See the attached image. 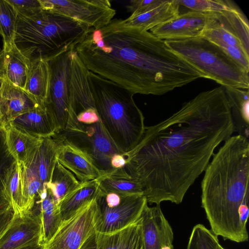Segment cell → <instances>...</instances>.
<instances>
[{
  "label": "cell",
  "instance_id": "484cf974",
  "mask_svg": "<svg viewBox=\"0 0 249 249\" xmlns=\"http://www.w3.org/2000/svg\"><path fill=\"white\" fill-rule=\"evenodd\" d=\"M37 151L38 149L27 162L21 164L23 193L22 210L25 211L32 210L36 197L42 191L37 167Z\"/></svg>",
  "mask_w": 249,
  "mask_h": 249
},
{
  "label": "cell",
  "instance_id": "d590c367",
  "mask_svg": "<svg viewBox=\"0 0 249 249\" xmlns=\"http://www.w3.org/2000/svg\"><path fill=\"white\" fill-rule=\"evenodd\" d=\"M164 0H133L126 6L131 16H136L145 13L160 4Z\"/></svg>",
  "mask_w": 249,
  "mask_h": 249
},
{
  "label": "cell",
  "instance_id": "cb8c5ba5",
  "mask_svg": "<svg viewBox=\"0 0 249 249\" xmlns=\"http://www.w3.org/2000/svg\"><path fill=\"white\" fill-rule=\"evenodd\" d=\"M224 88L230 107L234 132L249 139V89Z\"/></svg>",
  "mask_w": 249,
  "mask_h": 249
},
{
  "label": "cell",
  "instance_id": "f1b7e54d",
  "mask_svg": "<svg viewBox=\"0 0 249 249\" xmlns=\"http://www.w3.org/2000/svg\"><path fill=\"white\" fill-rule=\"evenodd\" d=\"M80 183L74 175L57 160L50 181L46 185L51 189L59 203L66 195L76 189Z\"/></svg>",
  "mask_w": 249,
  "mask_h": 249
},
{
  "label": "cell",
  "instance_id": "9c48e42d",
  "mask_svg": "<svg viewBox=\"0 0 249 249\" xmlns=\"http://www.w3.org/2000/svg\"><path fill=\"white\" fill-rule=\"evenodd\" d=\"M99 196L63 221L54 235L44 245L43 249H79L85 240L97 231L101 222Z\"/></svg>",
  "mask_w": 249,
  "mask_h": 249
},
{
  "label": "cell",
  "instance_id": "b9f144b4",
  "mask_svg": "<svg viewBox=\"0 0 249 249\" xmlns=\"http://www.w3.org/2000/svg\"><path fill=\"white\" fill-rule=\"evenodd\" d=\"M43 247H44L43 245H40V246H36V247L24 248L22 249H43Z\"/></svg>",
  "mask_w": 249,
  "mask_h": 249
},
{
  "label": "cell",
  "instance_id": "836d02e7",
  "mask_svg": "<svg viewBox=\"0 0 249 249\" xmlns=\"http://www.w3.org/2000/svg\"><path fill=\"white\" fill-rule=\"evenodd\" d=\"M16 160L10 152L6 143L4 127L0 129V202L7 201L4 196V186L7 175ZM9 203V202H8Z\"/></svg>",
  "mask_w": 249,
  "mask_h": 249
},
{
  "label": "cell",
  "instance_id": "1f68e13d",
  "mask_svg": "<svg viewBox=\"0 0 249 249\" xmlns=\"http://www.w3.org/2000/svg\"><path fill=\"white\" fill-rule=\"evenodd\" d=\"M18 13L8 0H0V34L3 43L14 41Z\"/></svg>",
  "mask_w": 249,
  "mask_h": 249
},
{
  "label": "cell",
  "instance_id": "ee69618b",
  "mask_svg": "<svg viewBox=\"0 0 249 249\" xmlns=\"http://www.w3.org/2000/svg\"><path fill=\"white\" fill-rule=\"evenodd\" d=\"M1 51V49L0 47V53Z\"/></svg>",
  "mask_w": 249,
  "mask_h": 249
},
{
  "label": "cell",
  "instance_id": "ba28073f",
  "mask_svg": "<svg viewBox=\"0 0 249 249\" xmlns=\"http://www.w3.org/2000/svg\"><path fill=\"white\" fill-rule=\"evenodd\" d=\"M71 49L48 60L50 81L45 106L52 117L55 133L64 129L69 116V97L71 79Z\"/></svg>",
  "mask_w": 249,
  "mask_h": 249
},
{
  "label": "cell",
  "instance_id": "74e56055",
  "mask_svg": "<svg viewBox=\"0 0 249 249\" xmlns=\"http://www.w3.org/2000/svg\"><path fill=\"white\" fill-rule=\"evenodd\" d=\"M14 212L13 208L8 202H0V236L10 222Z\"/></svg>",
  "mask_w": 249,
  "mask_h": 249
},
{
  "label": "cell",
  "instance_id": "e0dca14e",
  "mask_svg": "<svg viewBox=\"0 0 249 249\" xmlns=\"http://www.w3.org/2000/svg\"><path fill=\"white\" fill-rule=\"evenodd\" d=\"M56 142L58 144L57 160L74 174L80 182L96 179L102 176L90 160L79 150L66 143Z\"/></svg>",
  "mask_w": 249,
  "mask_h": 249
},
{
  "label": "cell",
  "instance_id": "d6a6232c",
  "mask_svg": "<svg viewBox=\"0 0 249 249\" xmlns=\"http://www.w3.org/2000/svg\"><path fill=\"white\" fill-rule=\"evenodd\" d=\"M218 236L202 224H197L192 230L187 249H218L220 246Z\"/></svg>",
  "mask_w": 249,
  "mask_h": 249
},
{
  "label": "cell",
  "instance_id": "44dd1931",
  "mask_svg": "<svg viewBox=\"0 0 249 249\" xmlns=\"http://www.w3.org/2000/svg\"><path fill=\"white\" fill-rule=\"evenodd\" d=\"M4 128L10 152L19 163H26L38 149L42 138L32 135L9 123L5 124Z\"/></svg>",
  "mask_w": 249,
  "mask_h": 249
},
{
  "label": "cell",
  "instance_id": "d4e9b609",
  "mask_svg": "<svg viewBox=\"0 0 249 249\" xmlns=\"http://www.w3.org/2000/svg\"><path fill=\"white\" fill-rule=\"evenodd\" d=\"M100 195L97 179L80 182L58 203L62 221L69 219L80 208Z\"/></svg>",
  "mask_w": 249,
  "mask_h": 249
},
{
  "label": "cell",
  "instance_id": "ffe728a7",
  "mask_svg": "<svg viewBox=\"0 0 249 249\" xmlns=\"http://www.w3.org/2000/svg\"><path fill=\"white\" fill-rule=\"evenodd\" d=\"M14 126L36 137H52L56 132L53 120L45 105L14 118L8 122Z\"/></svg>",
  "mask_w": 249,
  "mask_h": 249
},
{
  "label": "cell",
  "instance_id": "6da1fadb",
  "mask_svg": "<svg viewBox=\"0 0 249 249\" xmlns=\"http://www.w3.org/2000/svg\"><path fill=\"white\" fill-rule=\"evenodd\" d=\"M234 132L222 86L199 93L167 119L145 127L124 154L125 175L138 181L147 203H180L204 172L215 148Z\"/></svg>",
  "mask_w": 249,
  "mask_h": 249
},
{
  "label": "cell",
  "instance_id": "e575fe53",
  "mask_svg": "<svg viewBox=\"0 0 249 249\" xmlns=\"http://www.w3.org/2000/svg\"><path fill=\"white\" fill-rule=\"evenodd\" d=\"M180 6L191 11L203 13H219L227 10L231 0H177Z\"/></svg>",
  "mask_w": 249,
  "mask_h": 249
},
{
  "label": "cell",
  "instance_id": "f546056e",
  "mask_svg": "<svg viewBox=\"0 0 249 249\" xmlns=\"http://www.w3.org/2000/svg\"><path fill=\"white\" fill-rule=\"evenodd\" d=\"M3 193L5 198L12 207L14 212L22 210L23 193L21 164L17 161L7 175Z\"/></svg>",
  "mask_w": 249,
  "mask_h": 249
},
{
  "label": "cell",
  "instance_id": "30bf717a",
  "mask_svg": "<svg viewBox=\"0 0 249 249\" xmlns=\"http://www.w3.org/2000/svg\"><path fill=\"white\" fill-rule=\"evenodd\" d=\"M41 8L70 18L89 29L101 28L113 19L116 11L108 0H39Z\"/></svg>",
  "mask_w": 249,
  "mask_h": 249
},
{
  "label": "cell",
  "instance_id": "f35d334b",
  "mask_svg": "<svg viewBox=\"0 0 249 249\" xmlns=\"http://www.w3.org/2000/svg\"><path fill=\"white\" fill-rule=\"evenodd\" d=\"M77 120L86 124H92L100 120L96 109H90L78 114Z\"/></svg>",
  "mask_w": 249,
  "mask_h": 249
},
{
  "label": "cell",
  "instance_id": "5bb4252c",
  "mask_svg": "<svg viewBox=\"0 0 249 249\" xmlns=\"http://www.w3.org/2000/svg\"><path fill=\"white\" fill-rule=\"evenodd\" d=\"M79 249H145L141 216L136 221L117 231H94Z\"/></svg>",
  "mask_w": 249,
  "mask_h": 249
},
{
  "label": "cell",
  "instance_id": "2e32d148",
  "mask_svg": "<svg viewBox=\"0 0 249 249\" xmlns=\"http://www.w3.org/2000/svg\"><path fill=\"white\" fill-rule=\"evenodd\" d=\"M39 105L23 89L1 76L0 84V108L5 124Z\"/></svg>",
  "mask_w": 249,
  "mask_h": 249
},
{
  "label": "cell",
  "instance_id": "4fadbf2b",
  "mask_svg": "<svg viewBox=\"0 0 249 249\" xmlns=\"http://www.w3.org/2000/svg\"><path fill=\"white\" fill-rule=\"evenodd\" d=\"M216 21L215 13L190 10L150 31L163 40L192 38L201 36L203 31Z\"/></svg>",
  "mask_w": 249,
  "mask_h": 249
},
{
  "label": "cell",
  "instance_id": "8fae6325",
  "mask_svg": "<svg viewBox=\"0 0 249 249\" xmlns=\"http://www.w3.org/2000/svg\"><path fill=\"white\" fill-rule=\"evenodd\" d=\"M40 245H43L42 227L38 212H15L0 236V249H22Z\"/></svg>",
  "mask_w": 249,
  "mask_h": 249
},
{
  "label": "cell",
  "instance_id": "8d00e7d4",
  "mask_svg": "<svg viewBox=\"0 0 249 249\" xmlns=\"http://www.w3.org/2000/svg\"><path fill=\"white\" fill-rule=\"evenodd\" d=\"M18 14L28 15L42 9L39 0H8Z\"/></svg>",
  "mask_w": 249,
  "mask_h": 249
},
{
  "label": "cell",
  "instance_id": "7a4b0ae2",
  "mask_svg": "<svg viewBox=\"0 0 249 249\" xmlns=\"http://www.w3.org/2000/svg\"><path fill=\"white\" fill-rule=\"evenodd\" d=\"M74 50L89 71L134 94L161 95L201 78L164 40L122 19L89 29Z\"/></svg>",
  "mask_w": 249,
  "mask_h": 249
},
{
  "label": "cell",
  "instance_id": "3957f363",
  "mask_svg": "<svg viewBox=\"0 0 249 249\" xmlns=\"http://www.w3.org/2000/svg\"><path fill=\"white\" fill-rule=\"evenodd\" d=\"M201 181V204L211 231L224 240L248 241L238 211L249 198V139L231 136L215 154Z\"/></svg>",
  "mask_w": 249,
  "mask_h": 249
},
{
  "label": "cell",
  "instance_id": "52a82bcc",
  "mask_svg": "<svg viewBox=\"0 0 249 249\" xmlns=\"http://www.w3.org/2000/svg\"><path fill=\"white\" fill-rule=\"evenodd\" d=\"M51 137L57 142L69 144L81 151L102 176L113 174L116 170L112 167V159L115 155L124 154L110 138L101 120L84 124L71 112L65 127Z\"/></svg>",
  "mask_w": 249,
  "mask_h": 249
},
{
  "label": "cell",
  "instance_id": "603a6c76",
  "mask_svg": "<svg viewBox=\"0 0 249 249\" xmlns=\"http://www.w3.org/2000/svg\"><path fill=\"white\" fill-rule=\"evenodd\" d=\"M50 81L48 61L37 59L30 62L24 89L40 106H44Z\"/></svg>",
  "mask_w": 249,
  "mask_h": 249
},
{
  "label": "cell",
  "instance_id": "ab89813d",
  "mask_svg": "<svg viewBox=\"0 0 249 249\" xmlns=\"http://www.w3.org/2000/svg\"><path fill=\"white\" fill-rule=\"evenodd\" d=\"M112 167L116 171L124 167L126 160L123 154L115 155L111 160Z\"/></svg>",
  "mask_w": 249,
  "mask_h": 249
},
{
  "label": "cell",
  "instance_id": "277c9868",
  "mask_svg": "<svg viewBox=\"0 0 249 249\" xmlns=\"http://www.w3.org/2000/svg\"><path fill=\"white\" fill-rule=\"evenodd\" d=\"M89 30L70 18L41 9L18 14L14 42L30 62L48 60L74 49Z\"/></svg>",
  "mask_w": 249,
  "mask_h": 249
},
{
  "label": "cell",
  "instance_id": "7402d4cb",
  "mask_svg": "<svg viewBox=\"0 0 249 249\" xmlns=\"http://www.w3.org/2000/svg\"><path fill=\"white\" fill-rule=\"evenodd\" d=\"M180 5L177 0H164L155 8L123 20L127 26L148 31L176 18L179 15Z\"/></svg>",
  "mask_w": 249,
  "mask_h": 249
},
{
  "label": "cell",
  "instance_id": "83f0119b",
  "mask_svg": "<svg viewBox=\"0 0 249 249\" xmlns=\"http://www.w3.org/2000/svg\"><path fill=\"white\" fill-rule=\"evenodd\" d=\"M96 179L101 195L110 193L121 196L143 194L142 188L140 183L129 177L109 175L102 176Z\"/></svg>",
  "mask_w": 249,
  "mask_h": 249
},
{
  "label": "cell",
  "instance_id": "8992f818",
  "mask_svg": "<svg viewBox=\"0 0 249 249\" xmlns=\"http://www.w3.org/2000/svg\"><path fill=\"white\" fill-rule=\"evenodd\" d=\"M169 48L204 78L224 88L248 89L249 72L217 45L202 36L164 40Z\"/></svg>",
  "mask_w": 249,
  "mask_h": 249
},
{
  "label": "cell",
  "instance_id": "60d3db41",
  "mask_svg": "<svg viewBox=\"0 0 249 249\" xmlns=\"http://www.w3.org/2000/svg\"><path fill=\"white\" fill-rule=\"evenodd\" d=\"M5 121L0 108V129L4 127Z\"/></svg>",
  "mask_w": 249,
  "mask_h": 249
},
{
  "label": "cell",
  "instance_id": "9a60e30c",
  "mask_svg": "<svg viewBox=\"0 0 249 249\" xmlns=\"http://www.w3.org/2000/svg\"><path fill=\"white\" fill-rule=\"evenodd\" d=\"M141 217L145 249H174L173 230L160 204L150 207L147 204Z\"/></svg>",
  "mask_w": 249,
  "mask_h": 249
},
{
  "label": "cell",
  "instance_id": "7bdbcfd3",
  "mask_svg": "<svg viewBox=\"0 0 249 249\" xmlns=\"http://www.w3.org/2000/svg\"><path fill=\"white\" fill-rule=\"evenodd\" d=\"M218 249H226L225 248H224L223 247H222L221 245L219 247Z\"/></svg>",
  "mask_w": 249,
  "mask_h": 249
},
{
  "label": "cell",
  "instance_id": "5b68a950",
  "mask_svg": "<svg viewBox=\"0 0 249 249\" xmlns=\"http://www.w3.org/2000/svg\"><path fill=\"white\" fill-rule=\"evenodd\" d=\"M88 81L95 108L108 135L124 153L131 151L143 135L144 116L124 87L89 71Z\"/></svg>",
  "mask_w": 249,
  "mask_h": 249
},
{
  "label": "cell",
  "instance_id": "4316f807",
  "mask_svg": "<svg viewBox=\"0 0 249 249\" xmlns=\"http://www.w3.org/2000/svg\"><path fill=\"white\" fill-rule=\"evenodd\" d=\"M58 144L51 137L42 138L37 151V167L41 191L51 179L57 161ZM42 192V191H41Z\"/></svg>",
  "mask_w": 249,
  "mask_h": 249
},
{
  "label": "cell",
  "instance_id": "7c38bea8",
  "mask_svg": "<svg viewBox=\"0 0 249 249\" xmlns=\"http://www.w3.org/2000/svg\"><path fill=\"white\" fill-rule=\"evenodd\" d=\"M98 202L101 220L97 231L101 232L117 231L136 221L141 217L145 206L148 204L143 194L121 196L119 203L112 207L107 206L100 196L98 197Z\"/></svg>",
  "mask_w": 249,
  "mask_h": 249
},
{
  "label": "cell",
  "instance_id": "ac0fdd59",
  "mask_svg": "<svg viewBox=\"0 0 249 249\" xmlns=\"http://www.w3.org/2000/svg\"><path fill=\"white\" fill-rule=\"evenodd\" d=\"M30 61L21 53L14 41L3 43L0 53V71L15 85L24 89Z\"/></svg>",
  "mask_w": 249,
  "mask_h": 249
},
{
  "label": "cell",
  "instance_id": "4dcf8cb0",
  "mask_svg": "<svg viewBox=\"0 0 249 249\" xmlns=\"http://www.w3.org/2000/svg\"><path fill=\"white\" fill-rule=\"evenodd\" d=\"M220 49L228 47H236L249 53V47L245 45L235 35L220 24L216 21L207 28L201 36Z\"/></svg>",
  "mask_w": 249,
  "mask_h": 249
},
{
  "label": "cell",
  "instance_id": "d6986e66",
  "mask_svg": "<svg viewBox=\"0 0 249 249\" xmlns=\"http://www.w3.org/2000/svg\"><path fill=\"white\" fill-rule=\"evenodd\" d=\"M33 209L38 212L41 220L44 246L54 235L62 222L58 203L46 185L36 197Z\"/></svg>",
  "mask_w": 249,
  "mask_h": 249
}]
</instances>
